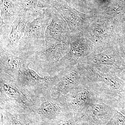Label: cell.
I'll list each match as a JSON object with an SVG mask.
<instances>
[{
    "label": "cell",
    "mask_w": 125,
    "mask_h": 125,
    "mask_svg": "<svg viewBox=\"0 0 125 125\" xmlns=\"http://www.w3.org/2000/svg\"><path fill=\"white\" fill-rule=\"evenodd\" d=\"M81 64L84 81L99 100L116 109L118 101L125 94V81L116 73L103 72L88 64Z\"/></svg>",
    "instance_id": "1"
},
{
    "label": "cell",
    "mask_w": 125,
    "mask_h": 125,
    "mask_svg": "<svg viewBox=\"0 0 125 125\" xmlns=\"http://www.w3.org/2000/svg\"><path fill=\"white\" fill-rule=\"evenodd\" d=\"M82 32L91 48L92 53L101 52L119 43L114 24L99 14L94 15Z\"/></svg>",
    "instance_id": "2"
},
{
    "label": "cell",
    "mask_w": 125,
    "mask_h": 125,
    "mask_svg": "<svg viewBox=\"0 0 125 125\" xmlns=\"http://www.w3.org/2000/svg\"><path fill=\"white\" fill-rule=\"evenodd\" d=\"M55 10L52 6L44 9L38 15H31L18 46L16 56H20L28 52L40 51L45 47V31Z\"/></svg>",
    "instance_id": "3"
},
{
    "label": "cell",
    "mask_w": 125,
    "mask_h": 125,
    "mask_svg": "<svg viewBox=\"0 0 125 125\" xmlns=\"http://www.w3.org/2000/svg\"><path fill=\"white\" fill-rule=\"evenodd\" d=\"M32 112L40 125H54L74 114L69 108L65 96L54 97L49 90L37 94Z\"/></svg>",
    "instance_id": "4"
},
{
    "label": "cell",
    "mask_w": 125,
    "mask_h": 125,
    "mask_svg": "<svg viewBox=\"0 0 125 125\" xmlns=\"http://www.w3.org/2000/svg\"><path fill=\"white\" fill-rule=\"evenodd\" d=\"M37 94L20 85L16 80L0 74V107L32 111Z\"/></svg>",
    "instance_id": "5"
},
{
    "label": "cell",
    "mask_w": 125,
    "mask_h": 125,
    "mask_svg": "<svg viewBox=\"0 0 125 125\" xmlns=\"http://www.w3.org/2000/svg\"><path fill=\"white\" fill-rule=\"evenodd\" d=\"M70 49L69 43L48 46L40 51L25 52L20 56L27 59L37 71L54 76L58 62Z\"/></svg>",
    "instance_id": "6"
},
{
    "label": "cell",
    "mask_w": 125,
    "mask_h": 125,
    "mask_svg": "<svg viewBox=\"0 0 125 125\" xmlns=\"http://www.w3.org/2000/svg\"><path fill=\"white\" fill-rule=\"evenodd\" d=\"M125 53L120 45L116 43L101 52L91 53L81 63L88 64L103 72L116 73L123 64Z\"/></svg>",
    "instance_id": "7"
},
{
    "label": "cell",
    "mask_w": 125,
    "mask_h": 125,
    "mask_svg": "<svg viewBox=\"0 0 125 125\" xmlns=\"http://www.w3.org/2000/svg\"><path fill=\"white\" fill-rule=\"evenodd\" d=\"M31 16L23 10L13 22L0 26V47L16 55L17 49Z\"/></svg>",
    "instance_id": "8"
},
{
    "label": "cell",
    "mask_w": 125,
    "mask_h": 125,
    "mask_svg": "<svg viewBox=\"0 0 125 125\" xmlns=\"http://www.w3.org/2000/svg\"><path fill=\"white\" fill-rule=\"evenodd\" d=\"M53 76L50 93L54 97L65 96L84 82L81 64L63 68Z\"/></svg>",
    "instance_id": "9"
},
{
    "label": "cell",
    "mask_w": 125,
    "mask_h": 125,
    "mask_svg": "<svg viewBox=\"0 0 125 125\" xmlns=\"http://www.w3.org/2000/svg\"><path fill=\"white\" fill-rule=\"evenodd\" d=\"M69 44V50L58 62L55 75L63 68L81 63L84 58L92 53L91 48L82 32L72 34Z\"/></svg>",
    "instance_id": "10"
},
{
    "label": "cell",
    "mask_w": 125,
    "mask_h": 125,
    "mask_svg": "<svg viewBox=\"0 0 125 125\" xmlns=\"http://www.w3.org/2000/svg\"><path fill=\"white\" fill-rule=\"evenodd\" d=\"M64 18L72 34L82 32L95 14H87L70 7L62 0H46Z\"/></svg>",
    "instance_id": "11"
},
{
    "label": "cell",
    "mask_w": 125,
    "mask_h": 125,
    "mask_svg": "<svg viewBox=\"0 0 125 125\" xmlns=\"http://www.w3.org/2000/svg\"><path fill=\"white\" fill-rule=\"evenodd\" d=\"M65 97L70 111L79 117L83 116L90 104L99 99L92 88L84 81Z\"/></svg>",
    "instance_id": "12"
},
{
    "label": "cell",
    "mask_w": 125,
    "mask_h": 125,
    "mask_svg": "<svg viewBox=\"0 0 125 125\" xmlns=\"http://www.w3.org/2000/svg\"><path fill=\"white\" fill-rule=\"evenodd\" d=\"M30 62H28L21 69L16 80L17 83L27 89L37 94L51 88L54 76H40L34 70L29 67Z\"/></svg>",
    "instance_id": "13"
},
{
    "label": "cell",
    "mask_w": 125,
    "mask_h": 125,
    "mask_svg": "<svg viewBox=\"0 0 125 125\" xmlns=\"http://www.w3.org/2000/svg\"><path fill=\"white\" fill-rule=\"evenodd\" d=\"M72 33L67 23L55 9L45 33L46 45L69 43Z\"/></svg>",
    "instance_id": "14"
},
{
    "label": "cell",
    "mask_w": 125,
    "mask_h": 125,
    "mask_svg": "<svg viewBox=\"0 0 125 125\" xmlns=\"http://www.w3.org/2000/svg\"><path fill=\"white\" fill-rule=\"evenodd\" d=\"M116 110L98 99L87 108L81 117L89 125H104L112 118Z\"/></svg>",
    "instance_id": "15"
},
{
    "label": "cell",
    "mask_w": 125,
    "mask_h": 125,
    "mask_svg": "<svg viewBox=\"0 0 125 125\" xmlns=\"http://www.w3.org/2000/svg\"><path fill=\"white\" fill-rule=\"evenodd\" d=\"M0 125H40L32 112L0 107Z\"/></svg>",
    "instance_id": "16"
},
{
    "label": "cell",
    "mask_w": 125,
    "mask_h": 125,
    "mask_svg": "<svg viewBox=\"0 0 125 125\" xmlns=\"http://www.w3.org/2000/svg\"><path fill=\"white\" fill-rule=\"evenodd\" d=\"M29 62L27 59L6 51L0 47V74L16 80L21 69Z\"/></svg>",
    "instance_id": "17"
},
{
    "label": "cell",
    "mask_w": 125,
    "mask_h": 125,
    "mask_svg": "<svg viewBox=\"0 0 125 125\" xmlns=\"http://www.w3.org/2000/svg\"><path fill=\"white\" fill-rule=\"evenodd\" d=\"M0 26L13 22L23 10L11 0H0Z\"/></svg>",
    "instance_id": "18"
},
{
    "label": "cell",
    "mask_w": 125,
    "mask_h": 125,
    "mask_svg": "<svg viewBox=\"0 0 125 125\" xmlns=\"http://www.w3.org/2000/svg\"><path fill=\"white\" fill-rule=\"evenodd\" d=\"M31 14H36L44 9L52 7L45 0H11Z\"/></svg>",
    "instance_id": "19"
},
{
    "label": "cell",
    "mask_w": 125,
    "mask_h": 125,
    "mask_svg": "<svg viewBox=\"0 0 125 125\" xmlns=\"http://www.w3.org/2000/svg\"><path fill=\"white\" fill-rule=\"evenodd\" d=\"M54 125H89L82 120L81 117H79L72 114L67 118L60 121Z\"/></svg>",
    "instance_id": "20"
},
{
    "label": "cell",
    "mask_w": 125,
    "mask_h": 125,
    "mask_svg": "<svg viewBox=\"0 0 125 125\" xmlns=\"http://www.w3.org/2000/svg\"><path fill=\"white\" fill-rule=\"evenodd\" d=\"M104 125H125V116L116 110L112 118Z\"/></svg>",
    "instance_id": "21"
},
{
    "label": "cell",
    "mask_w": 125,
    "mask_h": 125,
    "mask_svg": "<svg viewBox=\"0 0 125 125\" xmlns=\"http://www.w3.org/2000/svg\"><path fill=\"white\" fill-rule=\"evenodd\" d=\"M118 42L125 52V19L123 22L116 28Z\"/></svg>",
    "instance_id": "22"
},
{
    "label": "cell",
    "mask_w": 125,
    "mask_h": 125,
    "mask_svg": "<svg viewBox=\"0 0 125 125\" xmlns=\"http://www.w3.org/2000/svg\"><path fill=\"white\" fill-rule=\"evenodd\" d=\"M116 109L125 116V94L118 101Z\"/></svg>",
    "instance_id": "23"
},
{
    "label": "cell",
    "mask_w": 125,
    "mask_h": 125,
    "mask_svg": "<svg viewBox=\"0 0 125 125\" xmlns=\"http://www.w3.org/2000/svg\"><path fill=\"white\" fill-rule=\"evenodd\" d=\"M116 74L119 78L125 81V53L123 56V64Z\"/></svg>",
    "instance_id": "24"
}]
</instances>
